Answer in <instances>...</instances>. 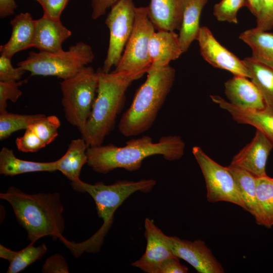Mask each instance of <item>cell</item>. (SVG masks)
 Wrapping results in <instances>:
<instances>
[{"instance_id": "6da1fadb", "label": "cell", "mask_w": 273, "mask_h": 273, "mask_svg": "<svg viewBox=\"0 0 273 273\" xmlns=\"http://www.w3.org/2000/svg\"><path fill=\"white\" fill-rule=\"evenodd\" d=\"M185 146L179 135L163 136L157 142L144 135L127 141L124 147L114 144L88 147L87 164L94 171L102 174L116 168L133 171L141 168L145 158L153 155H160L168 161L178 160L184 155Z\"/></svg>"}, {"instance_id": "7a4b0ae2", "label": "cell", "mask_w": 273, "mask_h": 273, "mask_svg": "<svg viewBox=\"0 0 273 273\" xmlns=\"http://www.w3.org/2000/svg\"><path fill=\"white\" fill-rule=\"evenodd\" d=\"M0 198L11 205L19 223L26 230L31 244L45 236L63 237L64 207L58 193L30 194L10 186Z\"/></svg>"}, {"instance_id": "3957f363", "label": "cell", "mask_w": 273, "mask_h": 273, "mask_svg": "<svg viewBox=\"0 0 273 273\" xmlns=\"http://www.w3.org/2000/svg\"><path fill=\"white\" fill-rule=\"evenodd\" d=\"M156 184V180L153 179H142L139 181L121 180L111 185H105L102 182L90 184L81 179L71 183L75 191L88 193L92 197L98 216L103 219V223L94 235L83 242H71L64 238L62 242L76 257L83 252H99L112 225L114 214L117 208L133 193L138 191L148 193Z\"/></svg>"}, {"instance_id": "277c9868", "label": "cell", "mask_w": 273, "mask_h": 273, "mask_svg": "<svg viewBox=\"0 0 273 273\" xmlns=\"http://www.w3.org/2000/svg\"><path fill=\"white\" fill-rule=\"evenodd\" d=\"M99 82L92 112L82 138L88 147L103 144L107 135L114 129L117 116L125 104V93L132 82L146 73L141 71H98Z\"/></svg>"}, {"instance_id": "5b68a950", "label": "cell", "mask_w": 273, "mask_h": 273, "mask_svg": "<svg viewBox=\"0 0 273 273\" xmlns=\"http://www.w3.org/2000/svg\"><path fill=\"white\" fill-rule=\"evenodd\" d=\"M145 81L138 89L133 101L122 114L118 129L125 136L141 134L153 125L158 113L170 92L175 76V69L150 66Z\"/></svg>"}, {"instance_id": "8992f818", "label": "cell", "mask_w": 273, "mask_h": 273, "mask_svg": "<svg viewBox=\"0 0 273 273\" xmlns=\"http://www.w3.org/2000/svg\"><path fill=\"white\" fill-rule=\"evenodd\" d=\"M95 58L92 47L79 41L55 52H30L28 56L17 64L31 76H56L63 80L70 78L91 63Z\"/></svg>"}, {"instance_id": "52a82bcc", "label": "cell", "mask_w": 273, "mask_h": 273, "mask_svg": "<svg viewBox=\"0 0 273 273\" xmlns=\"http://www.w3.org/2000/svg\"><path fill=\"white\" fill-rule=\"evenodd\" d=\"M98 82V71L90 66L60 82L62 105L65 118L81 133L90 115Z\"/></svg>"}, {"instance_id": "ba28073f", "label": "cell", "mask_w": 273, "mask_h": 273, "mask_svg": "<svg viewBox=\"0 0 273 273\" xmlns=\"http://www.w3.org/2000/svg\"><path fill=\"white\" fill-rule=\"evenodd\" d=\"M192 153L205 179L208 201L228 202L245 210L235 179L228 167L216 162L199 146L193 147Z\"/></svg>"}, {"instance_id": "9c48e42d", "label": "cell", "mask_w": 273, "mask_h": 273, "mask_svg": "<svg viewBox=\"0 0 273 273\" xmlns=\"http://www.w3.org/2000/svg\"><path fill=\"white\" fill-rule=\"evenodd\" d=\"M155 29L148 16V7H136L133 30L114 71L147 73L151 65L149 44Z\"/></svg>"}, {"instance_id": "30bf717a", "label": "cell", "mask_w": 273, "mask_h": 273, "mask_svg": "<svg viewBox=\"0 0 273 273\" xmlns=\"http://www.w3.org/2000/svg\"><path fill=\"white\" fill-rule=\"evenodd\" d=\"M135 8L133 0H118L111 7L105 20L110 37L103 72H110L118 64L133 28Z\"/></svg>"}, {"instance_id": "8fae6325", "label": "cell", "mask_w": 273, "mask_h": 273, "mask_svg": "<svg viewBox=\"0 0 273 273\" xmlns=\"http://www.w3.org/2000/svg\"><path fill=\"white\" fill-rule=\"evenodd\" d=\"M196 40L201 55L213 67L226 70L234 75H241L250 79V72L243 60L221 45L208 27L201 26Z\"/></svg>"}, {"instance_id": "7c38bea8", "label": "cell", "mask_w": 273, "mask_h": 273, "mask_svg": "<svg viewBox=\"0 0 273 273\" xmlns=\"http://www.w3.org/2000/svg\"><path fill=\"white\" fill-rule=\"evenodd\" d=\"M144 226L146 250L140 258L131 263V265L147 273H159L165 260L176 256L170 248L168 236L164 234L153 220L146 218Z\"/></svg>"}, {"instance_id": "4fadbf2b", "label": "cell", "mask_w": 273, "mask_h": 273, "mask_svg": "<svg viewBox=\"0 0 273 273\" xmlns=\"http://www.w3.org/2000/svg\"><path fill=\"white\" fill-rule=\"evenodd\" d=\"M168 241L173 254L189 263L198 272H224L221 264L203 240L191 241L176 236H168Z\"/></svg>"}, {"instance_id": "5bb4252c", "label": "cell", "mask_w": 273, "mask_h": 273, "mask_svg": "<svg viewBox=\"0 0 273 273\" xmlns=\"http://www.w3.org/2000/svg\"><path fill=\"white\" fill-rule=\"evenodd\" d=\"M272 149L271 141L256 129L251 141L234 156L230 165L243 169L256 177L266 175L267 160Z\"/></svg>"}, {"instance_id": "9a60e30c", "label": "cell", "mask_w": 273, "mask_h": 273, "mask_svg": "<svg viewBox=\"0 0 273 273\" xmlns=\"http://www.w3.org/2000/svg\"><path fill=\"white\" fill-rule=\"evenodd\" d=\"M212 102L226 111L239 124L254 126L262 132L273 144V108L266 106L259 110L239 108L217 95H210Z\"/></svg>"}, {"instance_id": "2e32d148", "label": "cell", "mask_w": 273, "mask_h": 273, "mask_svg": "<svg viewBox=\"0 0 273 273\" xmlns=\"http://www.w3.org/2000/svg\"><path fill=\"white\" fill-rule=\"evenodd\" d=\"M72 35L60 20L42 16L35 20L33 47L39 52L55 53L62 50V43Z\"/></svg>"}, {"instance_id": "e0dca14e", "label": "cell", "mask_w": 273, "mask_h": 273, "mask_svg": "<svg viewBox=\"0 0 273 273\" xmlns=\"http://www.w3.org/2000/svg\"><path fill=\"white\" fill-rule=\"evenodd\" d=\"M190 0H151L149 18L157 30H179L183 14Z\"/></svg>"}, {"instance_id": "ac0fdd59", "label": "cell", "mask_w": 273, "mask_h": 273, "mask_svg": "<svg viewBox=\"0 0 273 273\" xmlns=\"http://www.w3.org/2000/svg\"><path fill=\"white\" fill-rule=\"evenodd\" d=\"M249 78L234 75L224 83V93L229 102L242 109L259 110L266 107L263 97Z\"/></svg>"}, {"instance_id": "d6986e66", "label": "cell", "mask_w": 273, "mask_h": 273, "mask_svg": "<svg viewBox=\"0 0 273 273\" xmlns=\"http://www.w3.org/2000/svg\"><path fill=\"white\" fill-rule=\"evenodd\" d=\"M12 33L7 43L0 46L1 55L12 59L17 53L33 47L35 20L30 13H21L10 22Z\"/></svg>"}, {"instance_id": "ffe728a7", "label": "cell", "mask_w": 273, "mask_h": 273, "mask_svg": "<svg viewBox=\"0 0 273 273\" xmlns=\"http://www.w3.org/2000/svg\"><path fill=\"white\" fill-rule=\"evenodd\" d=\"M183 53L178 34L174 31L157 30L152 34L149 44L151 66H168Z\"/></svg>"}, {"instance_id": "44dd1931", "label": "cell", "mask_w": 273, "mask_h": 273, "mask_svg": "<svg viewBox=\"0 0 273 273\" xmlns=\"http://www.w3.org/2000/svg\"><path fill=\"white\" fill-rule=\"evenodd\" d=\"M87 148L82 138L73 140L64 155L56 161L57 170L60 171L71 183L80 179L81 169L87 162Z\"/></svg>"}, {"instance_id": "7402d4cb", "label": "cell", "mask_w": 273, "mask_h": 273, "mask_svg": "<svg viewBox=\"0 0 273 273\" xmlns=\"http://www.w3.org/2000/svg\"><path fill=\"white\" fill-rule=\"evenodd\" d=\"M57 171L56 161L39 162L18 158L12 149L3 147L0 151V174L13 176L33 172Z\"/></svg>"}, {"instance_id": "603a6c76", "label": "cell", "mask_w": 273, "mask_h": 273, "mask_svg": "<svg viewBox=\"0 0 273 273\" xmlns=\"http://www.w3.org/2000/svg\"><path fill=\"white\" fill-rule=\"evenodd\" d=\"M239 38L251 48V58L273 67V33L255 27L243 31Z\"/></svg>"}, {"instance_id": "cb8c5ba5", "label": "cell", "mask_w": 273, "mask_h": 273, "mask_svg": "<svg viewBox=\"0 0 273 273\" xmlns=\"http://www.w3.org/2000/svg\"><path fill=\"white\" fill-rule=\"evenodd\" d=\"M208 0H190L184 11L178 34L183 53L187 52L192 42L196 40L200 28L202 10Z\"/></svg>"}, {"instance_id": "d4e9b609", "label": "cell", "mask_w": 273, "mask_h": 273, "mask_svg": "<svg viewBox=\"0 0 273 273\" xmlns=\"http://www.w3.org/2000/svg\"><path fill=\"white\" fill-rule=\"evenodd\" d=\"M256 222L270 228L273 225V178L267 175L256 177Z\"/></svg>"}, {"instance_id": "484cf974", "label": "cell", "mask_w": 273, "mask_h": 273, "mask_svg": "<svg viewBox=\"0 0 273 273\" xmlns=\"http://www.w3.org/2000/svg\"><path fill=\"white\" fill-rule=\"evenodd\" d=\"M243 61L251 75V80L260 91L266 106L273 108V67L251 57Z\"/></svg>"}, {"instance_id": "4316f807", "label": "cell", "mask_w": 273, "mask_h": 273, "mask_svg": "<svg viewBox=\"0 0 273 273\" xmlns=\"http://www.w3.org/2000/svg\"><path fill=\"white\" fill-rule=\"evenodd\" d=\"M227 167L235 179L245 210L255 218L257 215L256 177L243 169L231 165Z\"/></svg>"}, {"instance_id": "83f0119b", "label": "cell", "mask_w": 273, "mask_h": 273, "mask_svg": "<svg viewBox=\"0 0 273 273\" xmlns=\"http://www.w3.org/2000/svg\"><path fill=\"white\" fill-rule=\"evenodd\" d=\"M44 116L41 114H15L7 110L0 112V140H5L17 130L27 129Z\"/></svg>"}, {"instance_id": "f1b7e54d", "label": "cell", "mask_w": 273, "mask_h": 273, "mask_svg": "<svg viewBox=\"0 0 273 273\" xmlns=\"http://www.w3.org/2000/svg\"><path fill=\"white\" fill-rule=\"evenodd\" d=\"M30 243L23 249L16 251L11 260L7 273H18L40 259L47 252V247L44 243L38 246Z\"/></svg>"}, {"instance_id": "f546056e", "label": "cell", "mask_w": 273, "mask_h": 273, "mask_svg": "<svg viewBox=\"0 0 273 273\" xmlns=\"http://www.w3.org/2000/svg\"><path fill=\"white\" fill-rule=\"evenodd\" d=\"M61 125L56 115L44 116L29 126L47 145L51 143L58 135V129Z\"/></svg>"}, {"instance_id": "4dcf8cb0", "label": "cell", "mask_w": 273, "mask_h": 273, "mask_svg": "<svg viewBox=\"0 0 273 273\" xmlns=\"http://www.w3.org/2000/svg\"><path fill=\"white\" fill-rule=\"evenodd\" d=\"M246 5V0H221L214 5L213 14L219 21L237 24L238 12Z\"/></svg>"}, {"instance_id": "1f68e13d", "label": "cell", "mask_w": 273, "mask_h": 273, "mask_svg": "<svg viewBox=\"0 0 273 273\" xmlns=\"http://www.w3.org/2000/svg\"><path fill=\"white\" fill-rule=\"evenodd\" d=\"M24 81H0V112L7 110V101L15 103L22 94L19 89Z\"/></svg>"}, {"instance_id": "d6a6232c", "label": "cell", "mask_w": 273, "mask_h": 273, "mask_svg": "<svg viewBox=\"0 0 273 273\" xmlns=\"http://www.w3.org/2000/svg\"><path fill=\"white\" fill-rule=\"evenodd\" d=\"M16 147L20 151L35 152L44 148L46 145L31 129H25L24 134L16 140Z\"/></svg>"}, {"instance_id": "836d02e7", "label": "cell", "mask_w": 273, "mask_h": 273, "mask_svg": "<svg viewBox=\"0 0 273 273\" xmlns=\"http://www.w3.org/2000/svg\"><path fill=\"white\" fill-rule=\"evenodd\" d=\"M26 71L20 67H14L11 58L4 55L0 57V81H18Z\"/></svg>"}, {"instance_id": "e575fe53", "label": "cell", "mask_w": 273, "mask_h": 273, "mask_svg": "<svg viewBox=\"0 0 273 273\" xmlns=\"http://www.w3.org/2000/svg\"><path fill=\"white\" fill-rule=\"evenodd\" d=\"M257 28L268 31L273 28V0H263L261 11L256 17Z\"/></svg>"}, {"instance_id": "d590c367", "label": "cell", "mask_w": 273, "mask_h": 273, "mask_svg": "<svg viewBox=\"0 0 273 273\" xmlns=\"http://www.w3.org/2000/svg\"><path fill=\"white\" fill-rule=\"evenodd\" d=\"M68 1L69 0H39L38 3L42 8L43 16L55 20H60L62 13Z\"/></svg>"}, {"instance_id": "8d00e7d4", "label": "cell", "mask_w": 273, "mask_h": 273, "mask_svg": "<svg viewBox=\"0 0 273 273\" xmlns=\"http://www.w3.org/2000/svg\"><path fill=\"white\" fill-rule=\"evenodd\" d=\"M43 273H68L69 267L65 258L56 254L47 258L42 266Z\"/></svg>"}, {"instance_id": "74e56055", "label": "cell", "mask_w": 273, "mask_h": 273, "mask_svg": "<svg viewBox=\"0 0 273 273\" xmlns=\"http://www.w3.org/2000/svg\"><path fill=\"white\" fill-rule=\"evenodd\" d=\"M188 268L181 264L177 257H173L165 260L161 265L159 273H187Z\"/></svg>"}, {"instance_id": "f35d334b", "label": "cell", "mask_w": 273, "mask_h": 273, "mask_svg": "<svg viewBox=\"0 0 273 273\" xmlns=\"http://www.w3.org/2000/svg\"><path fill=\"white\" fill-rule=\"evenodd\" d=\"M118 0H92V17L96 20L105 15L107 10L114 5Z\"/></svg>"}, {"instance_id": "ab89813d", "label": "cell", "mask_w": 273, "mask_h": 273, "mask_svg": "<svg viewBox=\"0 0 273 273\" xmlns=\"http://www.w3.org/2000/svg\"><path fill=\"white\" fill-rule=\"evenodd\" d=\"M17 5L15 0H0V17L4 18L13 15Z\"/></svg>"}, {"instance_id": "60d3db41", "label": "cell", "mask_w": 273, "mask_h": 273, "mask_svg": "<svg viewBox=\"0 0 273 273\" xmlns=\"http://www.w3.org/2000/svg\"><path fill=\"white\" fill-rule=\"evenodd\" d=\"M263 0H246V7L256 18L258 16L263 4Z\"/></svg>"}, {"instance_id": "b9f144b4", "label": "cell", "mask_w": 273, "mask_h": 273, "mask_svg": "<svg viewBox=\"0 0 273 273\" xmlns=\"http://www.w3.org/2000/svg\"><path fill=\"white\" fill-rule=\"evenodd\" d=\"M35 1H36L38 2L39 0H35Z\"/></svg>"}]
</instances>
